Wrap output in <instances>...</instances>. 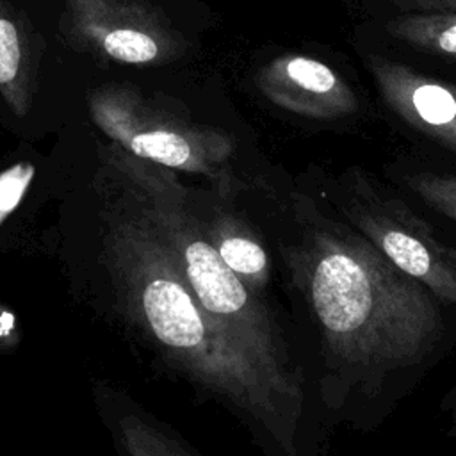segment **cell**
Listing matches in <instances>:
<instances>
[{
	"mask_svg": "<svg viewBox=\"0 0 456 456\" xmlns=\"http://www.w3.org/2000/svg\"><path fill=\"white\" fill-rule=\"evenodd\" d=\"M34 173L36 167L30 162H18L0 171V226L23 200Z\"/></svg>",
	"mask_w": 456,
	"mask_h": 456,
	"instance_id": "13",
	"label": "cell"
},
{
	"mask_svg": "<svg viewBox=\"0 0 456 456\" xmlns=\"http://www.w3.org/2000/svg\"><path fill=\"white\" fill-rule=\"evenodd\" d=\"M369 69L385 103L411 128L456 153V84L374 55Z\"/></svg>",
	"mask_w": 456,
	"mask_h": 456,
	"instance_id": "7",
	"label": "cell"
},
{
	"mask_svg": "<svg viewBox=\"0 0 456 456\" xmlns=\"http://www.w3.org/2000/svg\"><path fill=\"white\" fill-rule=\"evenodd\" d=\"M20 43L11 21L0 20V86L9 87L16 82L20 71Z\"/></svg>",
	"mask_w": 456,
	"mask_h": 456,
	"instance_id": "14",
	"label": "cell"
},
{
	"mask_svg": "<svg viewBox=\"0 0 456 456\" xmlns=\"http://www.w3.org/2000/svg\"><path fill=\"white\" fill-rule=\"evenodd\" d=\"M93 114L112 141L141 160L203 175L221 192L233 194L242 187L230 164L235 144L223 130L153 112L126 100H96Z\"/></svg>",
	"mask_w": 456,
	"mask_h": 456,
	"instance_id": "4",
	"label": "cell"
},
{
	"mask_svg": "<svg viewBox=\"0 0 456 456\" xmlns=\"http://www.w3.org/2000/svg\"><path fill=\"white\" fill-rule=\"evenodd\" d=\"M255 84L271 103L305 118L335 119L358 109L351 86L328 64L306 55L274 57L258 69Z\"/></svg>",
	"mask_w": 456,
	"mask_h": 456,
	"instance_id": "5",
	"label": "cell"
},
{
	"mask_svg": "<svg viewBox=\"0 0 456 456\" xmlns=\"http://www.w3.org/2000/svg\"><path fill=\"white\" fill-rule=\"evenodd\" d=\"M347 216L395 267L426 285L438 299L456 305V251L452 248L370 207H354Z\"/></svg>",
	"mask_w": 456,
	"mask_h": 456,
	"instance_id": "6",
	"label": "cell"
},
{
	"mask_svg": "<svg viewBox=\"0 0 456 456\" xmlns=\"http://www.w3.org/2000/svg\"><path fill=\"white\" fill-rule=\"evenodd\" d=\"M292 262L328 367L349 387L378 390L388 374L420 363L440 342L438 297L367 239L315 224L294 248Z\"/></svg>",
	"mask_w": 456,
	"mask_h": 456,
	"instance_id": "2",
	"label": "cell"
},
{
	"mask_svg": "<svg viewBox=\"0 0 456 456\" xmlns=\"http://www.w3.org/2000/svg\"><path fill=\"white\" fill-rule=\"evenodd\" d=\"M203 230L221 260L251 292L262 297L269 283V255L249 226L233 214L217 212L203 224Z\"/></svg>",
	"mask_w": 456,
	"mask_h": 456,
	"instance_id": "8",
	"label": "cell"
},
{
	"mask_svg": "<svg viewBox=\"0 0 456 456\" xmlns=\"http://www.w3.org/2000/svg\"><path fill=\"white\" fill-rule=\"evenodd\" d=\"M388 32L420 50L456 57V12L410 14L388 21Z\"/></svg>",
	"mask_w": 456,
	"mask_h": 456,
	"instance_id": "9",
	"label": "cell"
},
{
	"mask_svg": "<svg viewBox=\"0 0 456 456\" xmlns=\"http://www.w3.org/2000/svg\"><path fill=\"white\" fill-rule=\"evenodd\" d=\"M103 48L110 57L130 64L155 61L160 53V46L153 36L134 28H119L107 34Z\"/></svg>",
	"mask_w": 456,
	"mask_h": 456,
	"instance_id": "10",
	"label": "cell"
},
{
	"mask_svg": "<svg viewBox=\"0 0 456 456\" xmlns=\"http://www.w3.org/2000/svg\"><path fill=\"white\" fill-rule=\"evenodd\" d=\"M114 256L134 314L164 354L249 428L294 454L301 372L269 363L203 310L142 212L116 226Z\"/></svg>",
	"mask_w": 456,
	"mask_h": 456,
	"instance_id": "1",
	"label": "cell"
},
{
	"mask_svg": "<svg viewBox=\"0 0 456 456\" xmlns=\"http://www.w3.org/2000/svg\"><path fill=\"white\" fill-rule=\"evenodd\" d=\"M159 164H132L142 214L153 224L203 310L269 363L299 372L264 299L221 260L203 224L185 205V191Z\"/></svg>",
	"mask_w": 456,
	"mask_h": 456,
	"instance_id": "3",
	"label": "cell"
},
{
	"mask_svg": "<svg viewBox=\"0 0 456 456\" xmlns=\"http://www.w3.org/2000/svg\"><path fill=\"white\" fill-rule=\"evenodd\" d=\"M125 442L130 452L134 454H189L191 451L176 444L175 440H169L162 433L151 429L150 426L128 420L123 428Z\"/></svg>",
	"mask_w": 456,
	"mask_h": 456,
	"instance_id": "12",
	"label": "cell"
},
{
	"mask_svg": "<svg viewBox=\"0 0 456 456\" xmlns=\"http://www.w3.org/2000/svg\"><path fill=\"white\" fill-rule=\"evenodd\" d=\"M404 4L422 11H456V0H406Z\"/></svg>",
	"mask_w": 456,
	"mask_h": 456,
	"instance_id": "15",
	"label": "cell"
},
{
	"mask_svg": "<svg viewBox=\"0 0 456 456\" xmlns=\"http://www.w3.org/2000/svg\"><path fill=\"white\" fill-rule=\"evenodd\" d=\"M408 187L428 205L456 221V176L438 173H413L406 176Z\"/></svg>",
	"mask_w": 456,
	"mask_h": 456,
	"instance_id": "11",
	"label": "cell"
}]
</instances>
